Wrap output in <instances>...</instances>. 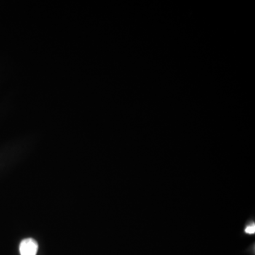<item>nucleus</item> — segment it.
I'll list each match as a JSON object with an SVG mask.
<instances>
[{"label":"nucleus","mask_w":255,"mask_h":255,"mask_svg":"<svg viewBox=\"0 0 255 255\" xmlns=\"http://www.w3.org/2000/svg\"><path fill=\"white\" fill-rule=\"evenodd\" d=\"M38 249L37 242L32 238H27L22 240L19 246L21 255H36Z\"/></svg>","instance_id":"obj_1"},{"label":"nucleus","mask_w":255,"mask_h":255,"mask_svg":"<svg viewBox=\"0 0 255 255\" xmlns=\"http://www.w3.org/2000/svg\"><path fill=\"white\" fill-rule=\"evenodd\" d=\"M243 232L248 235H255V222L254 219H250L247 221L244 226Z\"/></svg>","instance_id":"obj_2"}]
</instances>
